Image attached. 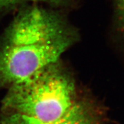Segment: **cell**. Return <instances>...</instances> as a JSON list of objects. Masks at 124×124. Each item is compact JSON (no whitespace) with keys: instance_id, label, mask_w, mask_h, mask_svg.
Listing matches in <instances>:
<instances>
[{"instance_id":"obj_5","label":"cell","mask_w":124,"mask_h":124,"mask_svg":"<svg viewBox=\"0 0 124 124\" xmlns=\"http://www.w3.org/2000/svg\"><path fill=\"white\" fill-rule=\"evenodd\" d=\"M115 19L124 23V0H113Z\"/></svg>"},{"instance_id":"obj_2","label":"cell","mask_w":124,"mask_h":124,"mask_svg":"<svg viewBox=\"0 0 124 124\" xmlns=\"http://www.w3.org/2000/svg\"><path fill=\"white\" fill-rule=\"evenodd\" d=\"M83 95L72 73L59 60L9 87L0 113L51 122L65 115Z\"/></svg>"},{"instance_id":"obj_3","label":"cell","mask_w":124,"mask_h":124,"mask_svg":"<svg viewBox=\"0 0 124 124\" xmlns=\"http://www.w3.org/2000/svg\"><path fill=\"white\" fill-rule=\"evenodd\" d=\"M105 117L103 106L84 94L65 115L57 120L43 123L18 115L0 113V124H103Z\"/></svg>"},{"instance_id":"obj_1","label":"cell","mask_w":124,"mask_h":124,"mask_svg":"<svg viewBox=\"0 0 124 124\" xmlns=\"http://www.w3.org/2000/svg\"><path fill=\"white\" fill-rule=\"evenodd\" d=\"M78 37L60 13L38 4L22 7L0 36V89L57 62Z\"/></svg>"},{"instance_id":"obj_4","label":"cell","mask_w":124,"mask_h":124,"mask_svg":"<svg viewBox=\"0 0 124 124\" xmlns=\"http://www.w3.org/2000/svg\"><path fill=\"white\" fill-rule=\"evenodd\" d=\"M69 0H0V16L9 13L16 8L26 5L45 3L60 6L66 3Z\"/></svg>"}]
</instances>
